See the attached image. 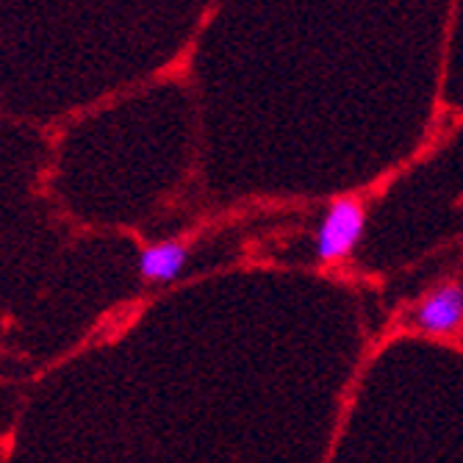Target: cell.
I'll list each match as a JSON object with an SVG mask.
<instances>
[{"label": "cell", "instance_id": "1", "mask_svg": "<svg viewBox=\"0 0 463 463\" xmlns=\"http://www.w3.org/2000/svg\"><path fill=\"white\" fill-rule=\"evenodd\" d=\"M364 225H366V214L358 200L353 197L335 200L319 225V236H317L319 259L322 261L347 259L364 236Z\"/></svg>", "mask_w": 463, "mask_h": 463}, {"label": "cell", "instance_id": "2", "mask_svg": "<svg viewBox=\"0 0 463 463\" xmlns=\"http://www.w3.org/2000/svg\"><path fill=\"white\" fill-rule=\"evenodd\" d=\"M416 325L433 335H449L463 325V291L458 286H441L422 300Z\"/></svg>", "mask_w": 463, "mask_h": 463}, {"label": "cell", "instance_id": "3", "mask_svg": "<svg viewBox=\"0 0 463 463\" xmlns=\"http://www.w3.org/2000/svg\"><path fill=\"white\" fill-rule=\"evenodd\" d=\"M186 247L178 241H161L153 244L142 252L139 259V272L142 278L153 280V283H166V280H175L184 267H186Z\"/></svg>", "mask_w": 463, "mask_h": 463}]
</instances>
